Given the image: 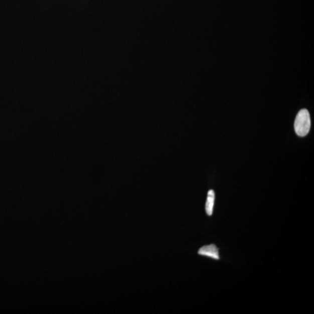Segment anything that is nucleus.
<instances>
[{
    "label": "nucleus",
    "mask_w": 314,
    "mask_h": 314,
    "mask_svg": "<svg viewBox=\"0 0 314 314\" xmlns=\"http://www.w3.org/2000/svg\"><path fill=\"white\" fill-rule=\"evenodd\" d=\"M311 127V118L307 109H302L298 112L294 122L295 133L300 137L305 136Z\"/></svg>",
    "instance_id": "1"
},
{
    "label": "nucleus",
    "mask_w": 314,
    "mask_h": 314,
    "mask_svg": "<svg viewBox=\"0 0 314 314\" xmlns=\"http://www.w3.org/2000/svg\"><path fill=\"white\" fill-rule=\"evenodd\" d=\"M220 250L215 244L204 246L200 248L198 254L202 256L213 259L215 260H220Z\"/></svg>",
    "instance_id": "2"
},
{
    "label": "nucleus",
    "mask_w": 314,
    "mask_h": 314,
    "mask_svg": "<svg viewBox=\"0 0 314 314\" xmlns=\"http://www.w3.org/2000/svg\"><path fill=\"white\" fill-rule=\"evenodd\" d=\"M215 192L213 190L208 192L207 198L206 203V212L207 215L211 216L213 214L214 207L215 203Z\"/></svg>",
    "instance_id": "3"
}]
</instances>
